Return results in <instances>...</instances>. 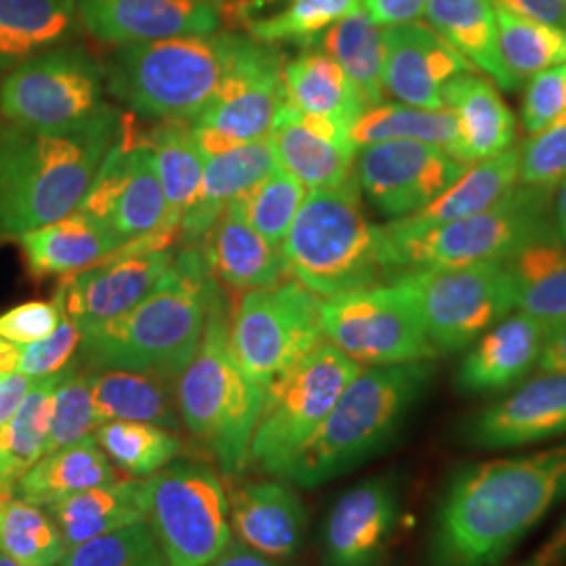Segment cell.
<instances>
[{
    "mask_svg": "<svg viewBox=\"0 0 566 566\" xmlns=\"http://www.w3.org/2000/svg\"><path fill=\"white\" fill-rule=\"evenodd\" d=\"M277 166L273 145L266 139L242 143L227 151L203 158L200 193L179 224L181 242L198 245L203 235L223 217L227 206L238 200Z\"/></svg>",
    "mask_w": 566,
    "mask_h": 566,
    "instance_id": "cell-26",
    "label": "cell"
},
{
    "mask_svg": "<svg viewBox=\"0 0 566 566\" xmlns=\"http://www.w3.org/2000/svg\"><path fill=\"white\" fill-rule=\"evenodd\" d=\"M283 65L277 46L238 36L223 82L196 128L231 145L266 139L283 102Z\"/></svg>",
    "mask_w": 566,
    "mask_h": 566,
    "instance_id": "cell-17",
    "label": "cell"
},
{
    "mask_svg": "<svg viewBox=\"0 0 566 566\" xmlns=\"http://www.w3.org/2000/svg\"><path fill=\"white\" fill-rule=\"evenodd\" d=\"M287 275L319 298L390 280L385 227L371 223L355 172L338 187L313 189L283 238Z\"/></svg>",
    "mask_w": 566,
    "mask_h": 566,
    "instance_id": "cell-5",
    "label": "cell"
},
{
    "mask_svg": "<svg viewBox=\"0 0 566 566\" xmlns=\"http://www.w3.org/2000/svg\"><path fill=\"white\" fill-rule=\"evenodd\" d=\"M163 185L166 219L163 227L179 229L185 212L196 202L203 177V154L189 124L163 122L145 135Z\"/></svg>",
    "mask_w": 566,
    "mask_h": 566,
    "instance_id": "cell-38",
    "label": "cell"
},
{
    "mask_svg": "<svg viewBox=\"0 0 566 566\" xmlns=\"http://www.w3.org/2000/svg\"><path fill=\"white\" fill-rule=\"evenodd\" d=\"M526 20L544 21L566 30V0H493Z\"/></svg>",
    "mask_w": 566,
    "mask_h": 566,
    "instance_id": "cell-54",
    "label": "cell"
},
{
    "mask_svg": "<svg viewBox=\"0 0 566 566\" xmlns=\"http://www.w3.org/2000/svg\"><path fill=\"white\" fill-rule=\"evenodd\" d=\"M149 479L114 481L70 495L44 507L67 549L105 533L147 521Z\"/></svg>",
    "mask_w": 566,
    "mask_h": 566,
    "instance_id": "cell-30",
    "label": "cell"
},
{
    "mask_svg": "<svg viewBox=\"0 0 566 566\" xmlns=\"http://www.w3.org/2000/svg\"><path fill=\"white\" fill-rule=\"evenodd\" d=\"M547 329L525 313H510L465 348L455 371V388L464 397H493L523 385L537 369Z\"/></svg>",
    "mask_w": 566,
    "mask_h": 566,
    "instance_id": "cell-24",
    "label": "cell"
},
{
    "mask_svg": "<svg viewBox=\"0 0 566 566\" xmlns=\"http://www.w3.org/2000/svg\"><path fill=\"white\" fill-rule=\"evenodd\" d=\"M468 72L476 70L428 23L409 21L385 28V91L399 102L446 109L447 84Z\"/></svg>",
    "mask_w": 566,
    "mask_h": 566,
    "instance_id": "cell-22",
    "label": "cell"
},
{
    "mask_svg": "<svg viewBox=\"0 0 566 566\" xmlns=\"http://www.w3.org/2000/svg\"><path fill=\"white\" fill-rule=\"evenodd\" d=\"M0 566H20L18 563H13L9 556H4L2 552H0Z\"/></svg>",
    "mask_w": 566,
    "mask_h": 566,
    "instance_id": "cell-62",
    "label": "cell"
},
{
    "mask_svg": "<svg viewBox=\"0 0 566 566\" xmlns=\"http://www.w3.org/2000/svg\"><path fill=\"white\" fill-rule=\"evenodd\" d=\"M424 15L428 25L495 86L506 93L523 86L502 57L493 0H426Z\"/></svg>",
    "mask_w": 566,
    "mask_h": 566,
    "instance_id": "cell-28",
    "label": "cell"
},
{
    "mask_svg": "<svg viewBox=\"0 0 566 566\" xmlns=\"http://www.w3.org/2000/svg\"><path fill=\"white\" fill-rule=\"evenodd\" d=\"M147 525L166 566H208L233 539L229 497L214 468L191 462L164 465L149 476Z\"/></svg>",
    "mask_w": 566,
    "mask_h": 566,
    "instance_id": "cell-11",
    "label": "cell"
},
{
    "mask_svg": "<svg viewBox=\"0 0 566 566\" xmlns=\"http://www.w3.org/2000/svg\"><path fill=\"white\" fill-rule=\"evenodd\" d=\"M432 376L430 361L361 367L324 424L290 462L283 481L317 489L378 458L403 430Z\"/></svg>",
    "mask_w": 566,
    "mask_h": 566,
    "instance_id": "cell-4",
    "label": "cell"
},
{
    "mask_svg": "<svg viewBox=\"0 0 566 566\" xmlns=\"http://www.w3.org/2000/svg\"><path fill=\"white\" fill-rule=\"evenodd\" d=\"M97 430L95 409L91 399L88 371H78L74 364L67 365L60 374V380L53 390L51 405V424L46 439V453H53L61 447L78 443Z\"/></svg>",
    "mask_w": 566,
    "mask_h": 566,
    "instance_id": "cell-48",
    "label": "cell"
},
{
    "mask_svg": "<svg viewBox=\"0 0 566 566\" xmlns=\"http://www.w3.org/2000/svg\"><path fill=\"white\" fill-rule=\"evenodd\" d=\"M566 118V63L528 78L521 122L526 135H537Z\"/></svg>",
    "mask_w": 566,
    "mask_h": 566,
    "instance_id": "cell-50",
    "label": "cell"
},
{
    "mask_svg": "<svg viewBox=\"0 0 566 566\" xmlns=\"http://www.w3.org/2000/svg\"><path fill=\"white\" fill-rule=\"evenodd\" d=\"M554 187L518 185L491 208L426 231L386 224L390 277L407 269L504 263L526 243L554 233Z\"/></svg>",
    "mask_w": 566,
    "mask_h": 566,
    "instance_id": "cell-8",
    "label": "cell"
},
{
    "mask_svg": "<svg viewBox=\"0 0 566 566\" xmlns=\"http://www.w3.org/2000/svg\"><path fill=\"white\" fill-rule=\"evenodd\" d=\"M322 301L296 280L243 292L231 315V348L250 380L266 390L280 374L324 343Z\"/></svg>",
    "mask_w": 566,
    "mask_h": 566,
    "instance_id": "cell-14",
    "label": "cell"
},
{
    "mask_svg": "<svg viewBox=\"0 0 566 566\" xmlns=\"http://www.w3.org/2000/svg\"><path fill=\"white\" fill-rule=\"evenodd\" d=\"M200 2H208V4H223V2H231V0H200Z\"/></svg>",
    "mask_w": 566,
    "mask_h": 566,
    "instance_id": "cell-64",
    "label": "cell"
},
{
    "mask_svg": "<svg viewBox=\"0 0 566 566\" xmlns=\"http://www.w3.org/2000/svg\"><path fill=\"white\" fill-rule=\"evenodd\" d=\"M9 497H13V495H11L7 489L0 486V502H4V500H9Z\"/></svg>",
    "mask_w": 566,
    "mask_h": 566,
    "instance_id": "cell-63",
    "label": "cell"
},
{
    "mask_svg": "<svg viewBox=\"0 0 566 566\" xmlns=\"http://www.w3.org/2000/svg\"><path fill=\"white\" fill-rule=\"evenodd\" d=\"M208 566H285L280 560L266 558L263 554L243 546L238 539H231L223 554Z\"/></svg>",
    "mask_w": 566,
    "mask_h": 566,
    "instance_id": "cell-57",
    "label": "cell"
},
{
    "mask_svg": "<svg viewBox=\"0 0 566 566\" xmlns=\"http://www.w3.org/2000/svg\"><path fill=\"white\" fill-rule=\"evenodd\" d=\"M361 367L324 340L280 374L264 392L261 418L250 443V465L282 479Z\"/></svg>",
    "mask_w": 566,
    "mask_h": 566,
    "instance_id": "cell-9",
    "label": "cell"
},
{
    "mask_svg": "<svg viewBox=\"0 0 566 566\" xmlns=\"http://www.w3.org/2000/svg\"><path fill=\"white\" fill-rule=\"evenodd\" d=\"M93 437L109 462L133 479L154 476L164 465L170 464L182 449L181 441L172 430L147 422H105L97 426Z\"/></svg>",
    "mask_w": 566,
    "mask_h": 566,
    "instance_id": "cell-42",
    "label": "cell"
},
{
    "mask_svg": "<svg viewBox=\"0 0 566 566\" xmlns=\"http://www.w3.org/2000/svg\"><path fill=\"white\" fill-rule=\"evenodd\" d=\"M566 437V374H542L470 413L455 430L468 451H514Z\"/></svg>",
    "mask_w": 566,
    "mask_h": 566,
    "instance_id": "cell-19",
    "label": "cell"
},
{
    "mask_svg": "<svg viewBox=\"0 0 566 566\" xmlns=\"http://www.w3.org/2000/svg\"><path fill=\"white\" fill-rule=\"evenodd\" d=\"M57 566H166V560L147 521H142L67 549Z\"/></svg>",
    "mask_w": 566,
    "mask_h": 566,
    "instance_id": "cell-47",
    "label": "cell"
},
{
    "mask_svg": "<svg viewBox=\"0 0 566 566\" xmlns=\"http://www.w3.org/2000/svg\"><path fill=\"white\" fill-rule=\"evenodd\" d=\"M403 516L399 481L369 476L348 486L325 514L322 566H385Z\"/></svg>",
    "mask_w": 566,
    "mask_h": 566,
    "instance_id": "cell-18",
    "label": "cell"
},
{
    "mask_svg": "<svg viewBox=\"0 0 566 566\" xmlns=\"http://www.w3.org/2000/svg\"><path fill=\"white\" fill-rule=\"evenodd\" d=\"M0 552L20 566H57L67 547L44 507L9 497L0 502Z\"/></svg>",
    "mask_w": 566,
    "mask_h": 566,
    "instance_id": "cell-45",
    "label": "cell"
},
{
    "mask_svg": "<svg viewBox=\"0 0 566 566\" xmlns=\"http://www.w3.org/2000/svg\"><path fill=\"white\" fill-rule=\"evenodd\" d=\"M470 166L428 143H371L357 149L355 179L369 203L397 221L437 200Z\"/></svg>",
    "mask_w": 566,
    "mask_h": 566,
    "instance_id": "cell-16",
    "label": "cell"
},
{
    "mask_svg": "<svg viewBox=\"0 0 566 566\" xmlns=\"http://www.w3.org/2000/svg\"><path fill=\"white\" fill-rule=\"evenodd\" d=\"M166 380L149 374L122 369L88 371L91 399L97 426L114 420L147 422L177 432L181 426L179 409L164 385Z\"/></svg>",
    "mask_w": 566,
    "mask_h": 566,
    "instance_id": "cell-37",
    "label": "cell"
},
{
    "mask_svg": "<svg viewBox=\"0 0 566 566\" xmlns=\"http://www.w3.org/2000/svg\"><path fill=\"white\" fill-rule=\"evenodd\" d=\"M364 7V0H290L280 13L269 18L245 20L248 34L264 44L296 42L311 46L324 36L325 32Z\"/></svg>",
    "mask_w": 566,
    "mask_h": 566,
    "instance_id": "cell-46",
    "label": "cell"
},
{
    "mask_svg": "<svg viewBox=\"0 0 566 566\" xmlns=\"http://www.w3.org/2000/svg\"><path fill=\"white\" fill-rule=\"evenodd\" d=\"M350 139L357 147L382 142L428 143L465 163L458 122L447 107L424 109L407 103H378L367 107L350 126Z\"/></svg>",
    "mask_w": 566,
    "mask_h": 566,
    "instance_id": "cell-39",
    "label": "cell"
},
{
    "mask_svg": "<svg viewBox=\"0 0 566 566\" xmlns=\"http://www.w3.org/2000/svg\"><path fill=\"white\" fill-rule=\"evenodd\" d=\"M518 185V147L472 164L464 175L422 210L397 219L390 224L403 231H426L439 224L453 223L479 214L500 202L510 189Z\"/></svg>",
    "mask_w": 566,
    "mask_h": 566,
    "instance_id": "cell-35",
    "label": "cell"
},
{
    "mask_svg": "<svg viewBox=\"0 0 566 566\" xmlns=\"http://www.w3.org/2000/svg\"><path fill=\"white\" fill-rule=\"evenodd\" d=\"M78 21V0H0V74L61 46Z\"/></svg>",
    "mask_w": 566,
    "mask_h": 566,
    "instance_id": "cell-36",
    "label": "cell"
},
{
    "mask_svg": "<svg viewBox=\"0 0 566 566\" xmlns=\"http://www.w3.org/2000/svg\"><path fill=\"white\" fill-rule=\"evenodd\" d=\"M512 566H566V514L539 546Z\"/></svg>",
    "mask_w": 566,
    "mask_h": 566,
    "instance_id": "cell-55",
    "label": "cell"
},
{
    "mask_svg": "<svg viewBox=\"0 0 566 566\" xmlns=\"http://www.w3.org/2000/svg\"><path fill=\"white\" fill-rule=\"evenodd\" d=\"M554 233L566 245V181L554 196Z\"/></svg>",
    "mask_w": 566,
    "mask_h": 566,
    "instance_id": "cell-59",
    "label": "cell"
},
{
    "mask_svg": "<svg viewBox=\"0 0 566 566\" xmlns=\"http://www.w3.org/2000/svg\"><path fill=\"white\" fill-rule=\"evenodd\" d=\"M61 319L63 315L55 303L20 304L0 315V338L13 344L36 343L53 334Z\"/></svg>",
    "mask_w": 566,
    "mask_h": 566,
    "instance_id": "cell-52",
    "label": "cell"
},
{
    "mask_svg": "<svg viewBox=\"0 0 566 566\" xmlns=\"http://www.w3.org/2000/svg\"><path fill=\"white\" fill-rule=\"evenodd\" d=\"M198 248L210 275L231 290L248 292L271 287L287 277L282 248L227 210L203 235Z\"/></svg>",
    "mask_w": 566,
    "mask_h": 566,
    "instance_id": "cell-27",
    "label": "cell"
},
{
    "mask_svg": "<svg viewBox=\"0 0 566 566\" xmlns=\"http://www.w3.org/2000/svg\"><path fill=\"white\" fill-rule=\"evenodd\" d=\"M390 280L411 294L439 355L464 350L516 308L504 263L407 269Z\"/></svg>",
    "mask_w": 566,
    "mask_h": 566,
    "instance_id": "cell-12",
    "label": "cell"
},
{
    "mask_svg": "<svg viewBox=\"0 0 566 566\" xmlns=\"http://www.w3.org/2000/svg\"><path fill=\"white\" fill-rule=\"evenodd\" d=\"M175 250L130 254L114 250L102 263L61 277L53 303L81 332L130 311L163 280Z\"/></svg>",
    "mask_w": 566,
    "mask_h": 566,
    "instance_id": "cell-20",
    "label": "cell"
},
{
    "mask_svg": "<svg viewBox=\"0 0 566 566\" xmlns=\"http://www.w3.org/2000/svg\"><path fill=\"white\" fill-rule=\"evenodd\" d=\"M264 392L233 355L231 317L219 285L200 346L177 378V409L181 424L214 455L224 476H240L250 465Z\"/></svg>",
    "mask_w": 566,
    "mask_h": 566,
    "instance_id": "cell-6",
    "label": "cell"
},
{
    "mask_svg": "<svg viewBox=\"0 0 566 566\" xmlns=\"http://www.w3.org/2000/svg\"><path fill=\"white\" fill-rule=\"evenodd\" d=\"M60 374L36 378L13 418L0 428V486L11 495L21 476L44 455Z\"/></svg>",
    "mask_w": 566,
    "mask_h": 566,
    "instance_id": "cell-41",
    "label": "cell"
},
{
    "mask_svg": "<svg viewBox=\"0 0 566 566\" xmlns=\"http://www.w3.org/2000/svg\"><path fill=\"white\" fill-rule=\"evenodd\" d=\"M537 369L542 374H566V325L547 336Z\"/></svg>",
    "mask_w": 566,
    "mask_h": 566,
    "instance_id": "cell-58",
    "label": "cell"
},
{
    "mask_svg": "<svg viewBox=\"0 0 566 566\" xmlns=\"http://www.w3.org/2000/svg\"><path fill=\"white\" fill-rule=\"evenodd\" d=\"M277 164L308 191L338 187L355 172L357 145L350 128L308 116L283 99L269 133Z\"/></svg>",
    "mask_w": 566,
    "mask_h": 566,
    "instance_id": "cell-23",
    "label": "cell"
},
{
    "mask_svg": "<svg viewBox=\"0 0 566 566\" xmlns=\"http://www.w3.org/2000/svg\"><path fill=\"white\" fill-rule=\"evenodd\" d=\"M506 264L514 306L554 334L566 325V245L556 233L526 243Z\"/></svg>",
    "mask_w": 566,
    "mask_h": 566,
    "instance_id": "cell-32",
    "label": "cell"
},
{
    "mask_svg": "<svg viewBox=\"0 0 566 566\" xmlns=\"http://www.w3.org/2000/svg\"><path fill=\"white\" fill-rule=\"evenodd\" d=\"M324 340L359 365L432 361L418 306L401 283H376L322 301Z\"/></svg>",
    "mask_w": 566,
    "mask_h": 566,
    "instance_id": "cell-13",
    "label": "cell"
},
{
    "mask_svg": "<svg viewBox=\"0 0 566 566\" xmlns=\"http://www.w3.org/2000/svg\"><path fill=\"white\" fill-rule=\"evenodd\" d=\"M82 212L102 221L120 243L156 231L166 219V200L151 149L133 118H122L118 139L91 185Z\"/></svg>",
    "mask_w": 566,
    "mask_h": 566,
    "instance_id": "cell-15",
    "label": "cell"
},
{
    "mask_svg": "<svg viewBox=\"0 0 566 566\" xmlns=\"http://www.w3.org/2000/svg\"><path fill=\"white\" fill-rule=\"evenodd\" d=\"M365 11L378 25H399L424 15L426 0H364Z\"/></svg>",
    "mask_w": 566,
    "mask_h": 566,
    "instance_id": "cell-53",
    "label": "cell"
},
{
    "mask_svg": "<svg viewBox=\"0 0 566 566\" xmlns=\"http://www.w3.org/2000/svg\"><path fill=\"white\" fill-rule=\"evenodd\" d=\"M32 275H72L102 263L122 243L102 221L74 210L55 223L32 229L18 238Z\"/></svg>",
    "mask_w": 566,
    "mask_h": 566,
    "instance_id": "cell-29",
    "label": "cell"
},
{
    "mask_svg": "<svg viewBox=\"0 0 566 566\" xmlns=\"http://www.w3.org/2000/svg\"><path fill=\"white\" fill-rule=\"evenodd\" d=\"M308 189L280 164L275 170L227 206L233 214L275 245H282Z\"/></svg>",
    "mask_w": 566,
    "mask_h": 566,
    "instance_id": "cell-44",
    "label": "cell"
},
{
    "mask_svg": "<svg viewBox=\"0 0 566 566\" xmlns=\"http://www.w3.org/2000/svg\"><path fill=\"white\" fill-rule=\"evenodd\" d=\"M566 181V118L518 147V185L554 187Z\"/></svg>",
    "mask_w": 566,
    "mask_h": 566,
    "instance_id": "cell-49",
    "label": "cell"
},
{
    "mask_svg": "<svg viewBox=\"0 0 566 566\" xmlns=\"http://www.w3.org/2000/svg\"><path fill=\"white\" fill-rule=\"evenodd\" d=\"M283 99L298 112L350 128L365 103L343 67L322 49H306L283 65Z\"/></svg>",
    "mask_w": 566,
    "mask_h": 566,
    "instance_id": "cell-34",
    "label": "cell"
},
{
    "mask_svg": "<svg viewBox=\"0 0 566 566\" xmlns=\"http://www.w3.org/2000/svg\"><path fill=\"white\" fill-rule=\"evenodd\" d=\"M240 34L182 36L120 46L105 91L145 120L198 122L214 99Z\"/></svg>",
    "mask_w": 566,
    "mask_h": 566,
    "instance_id": "cell-7",
    "label": "cell"
},
{
    "mask_svg": "<svg viewBox=\"0 0 566 566\" xmlns=\"http://www.w3.org/2000/svg\"><path fill=\"white\" fill-rule=\"evenodd\" d=\"M319 49L336 61L367 107L385 97V30L359 7L344 20L334 23L319 39Z\"/></svg>",
    "mask_w": 566,
    "mask_h": 566,
    "instance_id": "cell-40",
    "label": "cell"
},
{
    "mask_svg": "<svg viewBox=\"0 0 566 566\" xmlns=\"http://www.w3.org/2000/svg\"><path fill=\"white\" fill-rule=\"evenodd\" d=\"M105 70L81 46H55L0 82V116L42 133H70L103 116Z\"/></svg>",
    "mask_w": 566,
    "mask_h": 566,
    "instance_id": "cell-10",
    "label": "cell"
},
{
    "mask_svg": "<svg viewBox=\"0 0 566 566\" xmlns=\"http://www.w3.org/2000/svg\"><path fill=\"white\" fill-rule=\"evenodd\" d=\"M217 287L200 248L185 245L142 303L82 332L84 364L179 378L200 346Z\"/></svg>",
    "mask_w": 566,
    "mask_h": 566,
    "instance_id": "cell-2",
    "label": "cell"
},
{
    "mask_svg": "<svg viewBox=\"0 0 566 566\" xmlns=\"http://www.w3.org/2000/svg\"><path fill=\"white\" fill-rule=\"evenodd\" d=\"M497 9L500 51L516 81L533 78L554 65L566 63V30L544 21L526 20L512 11Z\"/></svg>",
    "mask_w": 566,
    "mask_h": 566,
    "instance_id": "cell-43",
    "label": "cell"
},
{
    "mask_svg": "<svg viewBox=\"0 0 566 566\" xmlns=\"http://www.w3.org/2000/svg\"><path fill=\"white\" fill-rule=\"evenodd\" d=\"M32 382L34 380L23 374L0 376V428L13 418V413L18 411L21 401L25 399Z\"/></svg>",
    "mask_w": 566,
    "mask_h": 566,
    "instance_id": "cell-56",
    "label": "cell"
},
{
    "mask_svg": "<svg viewBox=\"0 0 566 566\" xmlns=\"http://www.w3.org/2000/svg\"><path fill=\"white\" fill-rule=\"evenodd\" d=\"M565 502L566 439L458 465L437 493L420 566H504Z\"/></svg>",
    "mask_w": 566,
    "mask_h": 566,
    "instance_id": "cell-1",
    "label": "cell"
},
{
    "mask_svg": "<svg viewBox=\"0 0 566 566\" xmlns=\"http://www.w3.org/2000/svg\"><path fill=\"white\" fill-rule=\"evenodd\" d=\"M78 23L97 41L130 46L214 34L221 11L200 0H78Z\"/></svg>",
    "mask_w": 566,
    "mask_h": 566,
    "instance_id": "cell-21",
    "label": "cell"
},
{
    "mask_svg": "<svg viewBox=\"0 0 566 566\" xmlns=\"http://www.w3.org/2000/svg\"><path fill=\"white\" fill-rule=\"evenodd\" d=\"M81 327L72 324L67 317L61 319L53 334L36 343L20 344L18 374H23L32 380L55 376L63 371L76 353H81Z\"/></svg>",
    "mask_w": 566,
    "mask_h": 566,
    "instance_id": "cell-51",
    "label": "cell"
},
{
    "mask_svg": "<svg viewBox=\"0 0 566 566\" xmlns=\"http://www.w3.org/2000/svg\"><path fill=\"white\" fill-rule=\"evenodd\" d=\"M18 359H20V344L0 338V376L18 374Z\"/></svg>",
    "mask_w": 566,
    "mask_h": 566,
    "instance_id": "cell-60",
    "label": "cell"
},
{
    "mask_svg": "<svg viewBox=\"0 0 566 566\" xmlns=\"http://www.w3.org/2000/svg\"><path fill=\"white\" fill-rule=\"evenodd\" d=\"M114 481H118L116 465L91 434L78 443L42 455L13 486V497L32 506L46 507Z\"/></svg>",
    "mask_w": 566,
    "mask_h": 566,
    "instance_id": "cell-33",
    "label": "cell"
},
{
    "mask_svg": "<svg viewBox=\"0 0 566 566\" xmlns=\"http://www.w3.org/2000/svg\"><path fill=\"white\" fill-rule=\"evenodd\" d=\"M306 521L301 495L283 479L243 481L229 493L231 533L266 558H294L304 546Z\"/></svg>",
    "mask_w": 566,
    "mask_h": 566,
    "instance_id": "cell-25",
    "label": "cell"
},
{
    "mask_svg": "<svg viewBox=\"0 0 566 566\" xmlns=\"http://www.w3.org/2000/svg\"><path fill=\"white\" fill-rule=\"evenodd\" d=\"M271 2H275V0H238V13L245 21L250 13L263 9L264 4H271Z\"/></svg>",
    "mask_w": 566,
    "mask_h": 566,
    "instance_id": "cell-61",
    "label": "cell"
},
{
    "mask_svg": "<svg viewBox=\"0 0 566 566\" xmlns=\"http://www.w3.org/2000/svg\"><path fill=\"white\" fill-rule=\"evenodd\" d=\"M443 99L458 122L465 163H483L514 147L516 118L486 78L462 74L447 84Z\"/></svg>",
    "mask_w": 566,
    "mask_h": 566,
    "instance_id": "cell-31",
    "label": "cell"
},
{
    "mask_svg": "<svg viewBox=\"0 0 566 566\" xmlns=\"http://www.w3.org/2000/svg\"><path fill=\"white\" fill-rule=\"evenodd\" d=\"M120 124L109 107L70 133L0 126V238L18 240L78 210Z\"/></svg>",
    "mask_w": 566,
    "mask_h": 566,
    "instance_id": "cell-3",
    "label": "cell"
}]
</instances>
